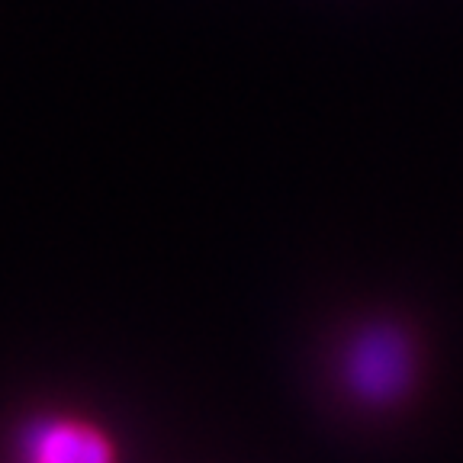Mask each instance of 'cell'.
<instances>
[{"instance_id":"cell-1","label":"cell","mask_w":463,"mask_h":463,"mask_svg":"<svg viewBox=\"0 0 463 463\" xmlns=\"http://www.w3.org/2000/svg\"><path fill=\"white\" fill-rule=\"evenodd\" d=\"M421 376V351L409 328L370 322L351 335L341 354V383L364 409H396L412 399Z\"/></svg>"},{"instance_id":"cell-2","label":"cell","mask_w":463,"mask_h":463,"mask_svg":"<svg viewBox=\"0 0 463 463\" xmlns=\"http://www.w3.org/2000/svg\"><path fill=\"white\" fill-rule=\"evenodd\" d=\"M23 463H116V448L103 428L71 415H52L29 425Z\"/></svg>"}]
</instances>
